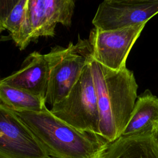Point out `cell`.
Wrapping results in <instances>:
<instances>
[{"label": "cell", "mask_w": 158, "mask_h": 158, "mask_svg": "<svg viewBox=\"0 0 158 158\" xmlns=\"http://www.w3.org/2000/svg\"><path fill=\"white\" fill-rule=\"evenodd\" d=\"M89 65L99 116V136L109 143L119 138L130 119L138 98L134 73L125 67L113 70L93 57Z\"/></svg>", "instance_id": "obj_1"}, {"label": "cell", "mask_w": 158, "mask_h": 158, "mask_svg": "<svg viewBox=\"0 0 158 158\" xmlns=\"http://www.w3.org/2000/svg\"><path fill=\"white\" fill-rule=\"evenodd\" d=\"M14 111L52 158H102L109 146L101 136L74 128L47 107L38 112Z\"/></svg>", "instance_id": "obj_2"}, {"label": "cell", "mask_w": 158, "mask_h": 158, "mask_svg": "<svg viewBox=\"0 0 158 158\" xmlns=\"http://www.w3.org/2000/svg\"><path fill=\"white\" fill-rule=\"evenodd\" d=\"M45 56L49 67L45 101L52 107L68 94L78 80L92 57V48L89 40L78 35L76 43L70 41L65 48L56 46Z\"/></svg>", "instance_id": "obj_3"}, {"label": "cell", "mask_w": 158, "mask_h": 158, "mask_svg": "<svg viewBox=\"0 0 158 158\" xmlns=\"http://www.w3.org/2000/svg\"><path fill=\"white\" fill-rule=\"evenodd\" d=\"M89 61L68 94L50 110L74 128L99 135V111Z\"/></svg>", "instance_id": "obj_4"}, {"label": "cell", "mask_w": 158, "mask_h": 158, "mask_svg": "<svg viewBox=\"0 0 158 158\" xmlns=\"http://www.w3.org/2000/svg\"><path fill=\"white\" fill-rule=\"evenodd\" d=\"M73 0H28L26 19L12 38L20 50L40 37H52L57 23L69 27L75 7Z\"/></svg>", "instance_id": "obj_5"}, {"label": "cell", "mask_w": 158, "mask_h": 158, "mask_svg": "<svg viewBox=\"0 0 158 158\" xmlns=\"http://www.w3.org/2000/svg\"><path fill=\"white\" fill-rule=\"evenodd\" d=\"M146 24L115 30H100L94 28L88 39L93 58L113 70L126 67L128 54Z\"/></svg>", "instance_id": "obj_6"}, {"label": "cell", "mask_w": 158, "mask_h": 158, "mask_svg": "<svg viewBox=\"0 0 158 158\" xmlns=\"http://www.w3.org/2000/svg\"><path fill=\"white\" fill-rule=\"evenodd\" d=\"M46 151L14 110L0 102V158H46Z\"/></svg>", "instance_id": "obj_7"}, {"label": "cell", "mask_w": 158, "mask_h": 158, "mask_svg": "<svg viewBox=\"0 0 158 158\" xmlns=\"http://www.w3.org/2000/svg\"><path fill=\"white\" fill-rule=\"evenodd\" d=\"M158 14V0H105L92 23L100 30H115L146 23Z\"/></svg>", "instance_id": "obj_8"}, {"label": "cell", "mask_w": 158, "mask_h": 158, "mask_svg": "<svg viewBox=\"0 0 158 158\" xmlns=\"http://www.w3.org/2000/svg\"><path fill=\"white\" fill-rule=\"evenodd\" d=\"M49 80V67L45 54L34 51L28 54L21 68L1 81L45 99Z\"/></svg>", "instance_id": "obj_9"}, {"label": "cell", "mask_w": 158, "mask_h": 158, "mask_svg": "<svg viewBox=\"0 0 158 158\" xmlns=\"http://www.w3.org/2000/svg\"><path fill=\"white\" fill-rule=\"evenodd\" d=\"M158 127V98L146 89L138 96L121 136L152 135ZM120 136V137H121Z\"/></svg>", "instance_id": "obj_10"}, {"label": "cell", "mask_w": 158, "mask_h": 158, "mask_svg": "<svg viewBox=\"0 0 158 158\" xmlns=\"http://www.w3.org/2000/svg\"><path fill=\"white\" fill-rule=\"evenodd\" d=\"M102 158H158V143L152 135L121 136L109 144Z\"/></svg>", "instance_id": "obj_11"}, {"label": "cell", "mask_w": 158, "mask_h": 158, "mask_svg": "<svg viewBox=\"0 0 158 158\" xmlns=\"http://www.w3.org/2000/svg\"><path fill=\"white\" fill-rule=\"evenodd\" d=\"M0 101L14 110L38 112L46 107L45 99L1 81Z\"/></svg>", "instance_id": "obj_12"}, {"label": "cell", "mask_w": 158, "mask_h": 158, "mask_svg": "<svg viewBox=\"0 0 158 158\" xmlns=\"http://www.w3.org/2000/svg\"><path fill=\"white\" fill-rule=\"evenodd\" d=\"M28 0H18L3 24V30L9 31L11 38L16 36L23 25Z\"/></svg>", "instance_id": "obj_13"}, {"label": "cell", "mask_w": 158, "mask_h": 158, "mask_svg": "<svg viewBox=\"0 0 158 158\" xmlns=\"http://www.w3.org/2000/svg\"><path fill=\"white\" fill-rule=\"evenodd\" d=\"M18 0H0V34L3 30V24Z\"/></svg>", "instance_id": "obj_14"}, {"label": "cell", "mask_w": 158, "mask_h": 158, "mask_svg": "<svg viewBox=\"0 0 158 158\" xmlns=\"http://www.w3.org/2000/svg\"><path fill=\"white\" fill-rule=\"evenodd\" d=\"M152 136H154V139H156V141L157 143H158V127L156 129V130H155L154 132L153 133Z\"/></svg>", "instance_id": "obj_15"}, {"label": "cell", "mask_w": 158, "mask_h": 158, "mask_svg": "<svg viewBox=\"0 0 158 158\" xmlns=\"http://www.w3.org/2000/svg\"><path fill=\"white\" fill-rule=\"evenodd\" d=\"M46 158H52V157H49H49H46Z\"/></svg>", "instance_id": "obj_16"}]
</instances>
